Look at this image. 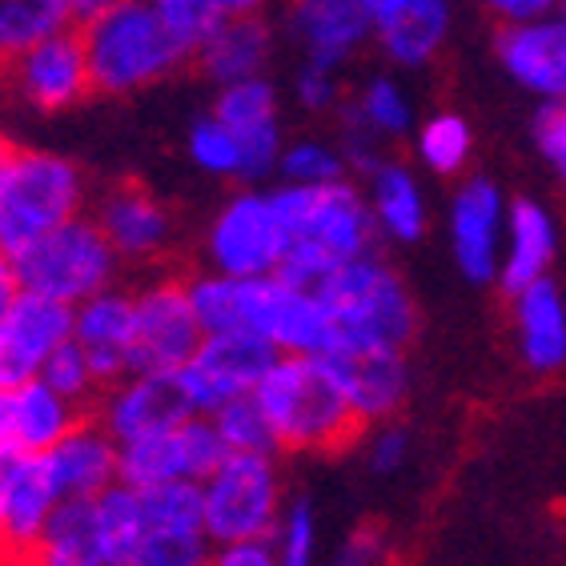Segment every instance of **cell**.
<instances>
[{
    "label": "cell",
    "instance_id": "cell-1",
    "mask_svg": "<svg viewBox=\"0 0 566 566\" xmlns=\"http://www.w3.org/2000/svg\"><path fill=\"white\" fill-rule=\"evenodd\" d=\"M277 209L290 229V253L282 262V277L294 285L317 290L338 265L374 253L378 221H374L370 197L354 181H329V186H277Z\"/></svg>",
    "mask_w": 566,
    "mask_h": 566
},
{
    "label": "cell",
    "instance_id": "cell-2",
    "mask_svg": "<svg viewBox=\"0 0 566 566\" xmlns=\"http://www.w3.org/2000/svg\"><path fill=\"white\" fill-rule=\"evenodd\" d=\"M76 33L85 44L93 93L101 97H133L193 61V44L165 21L153 0H117L113 9L76 24Z\"/></svg>",
    "mask_w": 566,
    "mask_h": 566
},
{
    "label": "cell",
    "instance_id": "cell-3",
    "mask_svg": "<svg viewBox=\"0 0 566 566\" xmlns=\"http://www.w3.org/2000/svg\"><path fill=\"white\" fill-rule=\"evenodd\" d=\"M253 394L282 450H342L366 426L317 354H277Z\"/></svg>",
    "mask_w": 566,
    "mask_h": 566
},
{
    "label": "cell",
    "instance_id": "cell-4",
    "mask_svg": "<svg viewBox=\"0 0 566 566\" xmlns=\"http://www.w3.org/2000/svg\"><path fill=\"white\" fill-rule=\"evenodd\" d=\"M85 209V174L49 149L0 142V253L17 258Z\"/></svg>",
    "mask_w": 566,
    "mask_h": 566
},
{
    "label": "cell",
    "instance_id": "cell-5",
    "mask_svg": "<svg viewBox=\"0 0 566 566\" xmlns=\"http://www.w3.org/2000/svg\"><path fill=\"white\" fill-rule=\"evenodd\" d=\"M317 294H322L329 317H334L338 342L406 349L410 338H415V297H410L406 282L381 262L378 253H366V258L338 265L326 282L317 285Z\"/></svg>",
    "mask_w": 566,
    "mask_h": 566
},
{
    "label": "cell",
    "instance_id": "cell-6",
    "mask_svg": "<svg viewBox=\"0 0 566 566\" xmlns=\"http://www.w3.org/2000/svg\"><path fill=\"white\" fill-rule=\"evenodd\" d=\"M12 265H17V277L29 294L81 305L101 290H109L117 277L120 253L109 245L97 218L76 213L65 226L49 229L29 250L17 253Z\"/></svg>",
    "mask_w": 566,
    "mask_h": 566
},
{
    "label": "cell",
    "instance_id": "cell-7",
    "mask_svg": "<svg viewBox=\"0 0 566 566\" xmlns=\"http://www.w3.org/2000/svg\"><path fill=\"white\" fill-rule=\"evenodd\" d=\"M206 534L213 543H250V538H273L282 523V486L273 454H238L229 450L206 482Z\"/></svg>",
    "mask_w": 566,
    "mask_h": 566
},
{
    "label": "cell",
    "instance_id": "cell-8",
    "mask_svg": "<svg viewBox=\"0 0 566 566\" xmlns=\"http://www.w3.org/2000/svg\"><path fill=\"white\" fill-rule=\"evenodd\" d=\"M290 253V229L273 189H241L213 213L206 229L209 270L229 277H265L277 273Z\"/></svg>",
    "mask_w": 566,
    "mask_h": 566
},
{
    "label": "cell",
    "instance_id": "cell-9",
    "mask_svg": "<svg viewBox=\"0 0 566 566\" xmlns=\"http://www.w3.org/2000/svg\"><path fill=\"white\" fill-rule=\"evenodd\" d=\"M0 81L9 88V97L29 113L53 117V113L76 109L93 93L88 56L76 24L44 36L21 56H12L9 65H0Z\"/></svg>",
    "mask_w": 566,
    "mask_h": 566
},
{
    "label": "cell",
    "instance_id": "cell-10",
    "mask_svg": "<svg viewBox=\"0 0 566 566\" xmlns=\"http://www.w3.org/2000/svg\"><path fill=\"white\" fill-rule=\"evenodd\" d=\"M61 502L49 454L9 450L0 458V566H33L44 526Z\"/></svg>",
    "mask_w": 566,
    "mask_h": 566
},
{
    "label": "cell",
    "instance_id": "cell-11",
    "mask_svg": "<svg viewBox=\"0 0 566 566\" xmlns=\"http://www.w3.org/2000/svg\"><path fill=\"white\" fill-rule=\"evenodd\" d=\"M201 342H206V329L189 297V282L161 277L137 290L133 374H177Z\"/></svg>",
    "mask_w": 566,
    "mask_h": 566
},
{
    "label": "cell",
    "instance_id": "cell-12",
    "mask_svg": "<svg viewBox=\"0 0 566 566\" xmlns=\"http://www.w3.org/2000/svg\"><path fill=\"white\" fill-rule=\"evenodd\" d=\"M282 349L258 334H206L193 358L181 366V381L197 415H213L226 402L253 394Z\"/></svg>",
    "mask_w": 566,
    "mask_h": 566
},
{
    "label": "cell",
    "instance_id": "cell-13",
    "mask_svg": "<svg viewBox=\"0 0 566 566\" xmlns=\"http://www.w3.org/2000/svg\"><path fill=\"white\" fill-rule=\"evenodd\" d=\"M229 447L209 415H193L169 434L120 447V482L161 486V482H206L226 462Z\"/></svg>",
    "mask_w": 566,
    "mask_h": 566
},
{
    "label": "cell",
    "instance_id": "cell-14",
    "mask_svg": "<svg viewBox=\"0 0 566 566\" xmlns=\"http://www.w3.org/2000/svg\"><path fill=\"white\" fill-rule=\"evenodd\" d=\"M213 113L226 120L233 137L241 145V181H265L277 174L285 149L282 133V93L270 76H250V81H233V85H218L213 97Z\"/></svg>",
    "mask_w": 566,
    "mask_h": 566
},
{
    "label": "cell",
    "instance_id": "cell-15",
    "mask_svg": "<svg viewBox=\"0 0 566 566\" xmlns=\"http://www.w3.org/2000/svg\"><path fill=\"white\" fill-rule=\"evenodd\" d=\"M506 197L491 177H467L450 197V250L462 277L474 285L499 282L506 241Z\"/></svg>",
    "mask_w": 566,
    "mask_h": 566
},
{
    "label": "cell",
    "instance_id": "cell-16",
    "mask_svg": "<svg viewBox=\"0 0 566 566\" xmlns=\"http://www.w3.org/2000/svg\"><path fill=\"white\" fill-rule=\"evenodd\" d=\"M193 415L197 410L189 402L181 374H129L117 386H109V398L101 402V422L120 447L169 434Z\"/></svg>",
    "mask_w": 566,
    "mask_h": 566
},
{
    "label": "cell",
    "instance_id": "cell-17",
    "mask_svg": "<svg viewBox=\"0 0 566 566\" xmlns=\"http://www.w3.org/2000/svg\"><path fill=\"white\" fill-rule=\"evenodd\" d=\"M326 361L334 381L342 386L346 402L354 406V415L361 422H386L398 415V406L406 402L410 390V366H406V349L394 346H354V342H338L326 354H317Z\"/></svg>",
    "mask_w": 566,
    "mask_h": 566
},
{
    "label": "cell",
    "instance_id": "cell-18",
    "mask_svg": "<svg viewBox=\"0 0 566 566\" xmlns=\"http://www.w3.org/2000/svg\"><path fill=\"white\" fill-rule=\"evenodd\" d=\"M73 338V305L24 290L0 322V390H17L41 374L56 346Z\"/></svg>",
    "mask_w": 566,
    "mask_h": 566
},
{
    "label": "cell",
    "instance_id": "cell-19",
    "mask_svg": "<svg viewBox=\"0 0 566 566\" xmlns=\"http://www.w3.org/2000/svg\"><path fill=\"white\" fill-rule=\"evenodd\" d=\"M290 41L305 61L342 69L374 41V21L366 0H290L285 9Z\"/></svg>",
    "mask_w": 566,
    "mask_h": 566
},
{
    "label": "cell",
    "instance_id": "cell-20",
    "mask_svg": "<svg viewBox=\"0 0 566 566\" xmlns=\"http://www.w3.org/2000/svg\"><path fill=\"white\" fill-rule=\"evenodd\" d=\"M502 73L538 101H566V21L538 17L523 24H502L494 41Z\"/></svg>",
    "mask_w": 566,
    "mask_h": 566
},
{
    "label": "cell",
    "instance_id": "cell-21",
    "mask_svg": "<svg viewBox=\"0 0 566 566\" xmlns=\"http://www.w3.org/2000/svg\"><path fill=\"white\" fill-rule=\"evenodd\" d=\"M133 329H137V294L101 290L88 302L73 305V342L85 349L101 386H117L133 374Z\"/></svg>",
    "mask_w": 566,
    "mask_h": 566
},
{
    "label": "cell",
    "instance_id": "cell-22",
    "mask_svg": "<svg viewBox=\"0 0 566 566\" xmlns=\"http://www.w3.org/2000/svg\"><path fill=\"white\" fill-rule=\"evenodd\" d=\"M374 41L398 69L430 65L450 36V0H366Z\"/></svg>",
    "mask_w": 566,
    "mask_h": 566
},
{
    "label": "cell",
    "instance_id": "cell-23",
    "mask_svg": "<svg viewBox=\"0 0 566 566\" xmlns=\"http://www.w3.org/2000/svg\"><path fill=\"white\" fill-rule=\"evenodd\" d=\"M93 218L105 229L113 250L120 253V262H153L174 241V218H169L165 201L142 186L105 189Z\"/></svg>",
    "mask_w": 566,
    "mask_h": 566
},
{
    "label": "cell",
    "instance_id": "cell-24",
    "mask_svg": "<svg viewBox=\"0 0 566 566\" xmlns=\"http://www.w3.org/2000/svg\"><path fill=\"white\" fill-rule=\"evenodd\" d=\"M273 56V33L262 21V12H226L209 36L193 49L197 69L213 81V85H233V81H250L270 69Z\"/></svg>",
    "mask_w": 566,
    "mask_h": 566
},
{
    "label": "cell",
    "instance_id": "cell-25",
    "mask_svg": "<svg viewBox=\"0 0 566 566\" xmlns=\"http://www.w3.org/2000/svg\"><path fill=\"white\" fill-rule=\"evenodd\" d=\"M49 454L56 491L61 499H97L120 479V442L105 430V422L93 426L88 418L69 430Z\"/></svg>",
    "mask_w": 566,
    "mask_h": 566
},
{
    "label": "cell",
    "instance_id": "cell-26",
    "mask_svg": "<svg viewBox=\"0 0 566 566\" xmlns=\"http://www.w3.org/2000/svg\"><path fill=\"white\" fill-rule=\"evenodd\" d=\"M558 253V226L555 213L534 201V197H518L511 201L506 213V241H502V270L499 285L506 294H518L526 285L551 277Z\"/></svg>",
    "mask_w": 566,
    "mask_h": 566
},
{
    "label": "cell",
    "instance_id": "cell-27",
    "mask_svg": "<svg viewBox=\"0 0 566 566\" xmlns=\"http://www.w3.org/2000/svg\"><path fill=\"white\" fill-rule=\"evenodd\" d=\"M514 297L518 358L534 374H558L566 366V297L551 277L526 285Z\"/></svg>",
    "mask_w": 566,
    "mask_h": 566
},
{
    "label": "cell",
    "instance_id": "cell-28",
    "mask_svg": "<svg viewBox=\"0 0 566 566\" xmlns=\"http://www.w3.org/2000/svg\"><path fill=\"white\" fill-rule=\"evenodd\" d=\"M370 209L374 221H378L381 238L398 241V245H410L426 233V193L418 186L415 169H406L402 161H381L370 174Z\"/></svg>",
    "mask_w": 566,
    "mask_h": 566
},
{
    "label": "cell",
    "instance_id": "cell-29",
    "mask_svg": "<svg viewBox=\"0 0 566 566\" xmlns=\"http://www.w3.org/2000/svg\"><path fill=\"white\" fill-rule=\"evenodd\" d=\"M93 526H97V551L105 566H129L145 543L142 491L129 482H113L109 491L93 499Z\"/></svg>",
    "mask_w": 566,
    "mask_h": 566
},
{
    "label": "cell",
    "instance_id": "cell-30",
    "mask_svg": "<svg viewBox=\"0 0 566 566\" xmlns=\"http://www.w3.org/2000/svg\"><path fill=\"white\" fill-rule=\"evenodd\" d=\"M81 422V406L56 394L44 378H29L17 386V442L21 450H53L61 438Z\"/></svg>",
    "mask_w": 566,
    "mask_h": 566
},
{
    "label": "cell",
    "instance_id": "cell-31",
    "mask_svg": "<svg viewBox=\"0 0 566 566\" xmlns=\"http://www.w3.org/2000/svg\"><path fill=\"white\" fill-rule=\"evenodd\" d=\"M33 566H105L93 526V499H65L41 534Z\"/></svg>",
    "mask_w": 566,
    "mask_h": 566
},
{
    "label": "cell",
    "instance_id": "cell-32",
    "mask_svg": "<svg viewBox=\"0 0 566 566\" xmlns=\"http://www.w3.org/2000/svg\"><path fill=\"white\" fill-rule=\"evenodd\" d=\"M338 120L374 133L378 142H394V137H406V133H410L415 109H410V93H406L394 76H370V81L358 88V97L338 109Z\"/></svg>",
    "mask_w": 566,
    "mask_h": 566
},
{
    "label": "cell",
    "instance_id": "cell-33",
    "mask_svg": "<svg viewBox=\"0 0 566 566\" xmlns=\"http://www.w3.org/2000/svg\"><path fill=\"white\" fill-rule=\"evenodd\" d=\"M415 153L422 169L438 177H458L474 157V129L462 113H430L415 133Z\"/></svg>",
    "mask_w": 566,
    "mask_h": 566
},
{
    "label": "cell",
    "instance_id": "cell-34",
    "mask_svg": "<svg viewBox=\"0 0 566 566\" xmlns=\"http://www.w3.org/2000/svg\"><path fill=\"white\" fill-rule=\"evenodd\" d=\"M69 24L73 17L61 0H0V65Z\"/></svg>",
    "mask_w": 566,
    "mask_h": 566
},
{
    "label": "cell",
    "instance_id": "cell-35",
    "mask_svg": "<svg viewBox=\"0 0 566 566\" xmlns=\"http://www.w3.org/2000/svg\"><path fill=\"white\" fill-rule=\"evenodd\" d=\"M145 534L149 531H206L201 482H161L142 486Z\"/></svg>",
    "mask_w": 566,
    "mask_h": 566
},
{
    "label": "cell",
    "instance_id": "cell-36",
    "mask_svg": "<svg viewBox=\"0 0 566 566\" xmlns=\"http://www.w3.org/2000/svg\"><path fill=\"white\" fill-rule=\"evenodd\" d=\"M186 153L206 177L241 181V145H238V137H233V129H229L213 109L189 125Z\"/></svg>",
    "mask_w": 566,
    "mask_h": 566
},
{
    "label": "cell",
    "instance_id": "cell-37",
    "mask_svg": "<svg viewBox=\"0 0 566 566\" xmlns=\"http://www.w3.org/2000/svg\"><path fill=\"white\" fill-rule=\"evenodd\" d=\"M349 174V161L342 145L317 142V137H297V142H285L282 165H277V177L285 186H329V181H342Z\"/></svg>",
    "mask_w": 566,
    "mask_h": 566
},
{
    "label": "cell",
    "instance_id": "cell-38",
    "mask_svg": "<svg viewBox=\"0 0 566 566\" xmlns=\"http://www.w3.org/2000/svg\"><path fill=\"white\" fill-rule=\"evenodd\" d=\"M209 418H213V426L221 430L226 447L238 450V454H273V450H282L262 402H258V394H241V398L226 402Z\"/></svg>",
    "mask_w": 566,
    "mask_h": 566
},
{
    "label": "cell",
    "instance_id": "cell-39",
    "mask_svg": "<svg viewBox=\"0 0 566 566\" xmlns=\"http://www.w3.org/2000/svg\"><path fill=\"white\" fill-rule=\"evenodd\" d=\"M36 378H44L56 394H65L69 402H76L81 410L97 398V390H105V386L97 381V374H93V366H88L85 349L76 346L73 338L49 354V361L41 366V374H36Z\"/></svg>",
    "mask_w": 566,
    "mask_h": 566
},
{
    "label": "cell",
    "instance_id": "cell-40",
    "mask_svg": "<svg viewBox=\"0 0 566 566\" xmlns=\"http://www.w3.org/2000/svg\"><path fill=\"white\" fill-rule=\"evenodd\" d=\"M209 543L206 531H149L129 566H209Z\"/></svg>",
    "mask_w": 566,
    "mask_h": 566
},
{
    "label": "cell",
    "instance_id": "cell-41",
    "mask_svg": "<svg viewBox=\"0 0 566 566\" xmlns=\"http://www.w3.org/2000/svg\"><path fill=\"white\" fill-rule=\"evenodd\" d=\"M273 555L277 566H314L317 555V523L310 502H294L273 531Z\"/></svg>",
    "mask_w": 566,
    "mask_h": 566
},
{
    "label": "cell",
    "instance_id": "cell-42",
    "mask_svg": "<svg viewBox=\"0 0 566 566\" xmlns=\"http://www.w3.org/2000/svg\"><path fill=\"white\" fill-rule=\"evenodd\" d=\"M531 137H534V149L543 153V161L551 165V174L566 189V101H543L534 109Z\"/></svg>",
    "mask_w": 566,
    "mask_h": 566
},
{
    "label": "cell",
    "instance_id": "cell-43",
    "mask_svg": "<svg viewBox=\"0 0 566 566\" xmlns=\"http://www.w3.org/2000/svg\"><path fill=\"white\" fill-rule=\"evenodd\" d=\"M294 101L305 113H338L342 109V81L338 69L302 61L294 73Z\"/></svg>",
    "mask_w": 566,
    "mask_h": 566
},
{
    "label": "cell",
    "instance_id": "cell-44",
    "mask_svg": "<svg viewBox=\"0 0 566 566\" xmlns=\"http://www.w3.org/2000/svg\"><path fill=\"white\" fill-rule=\"evenodd\" d=\"M157 9H161V17L169 24H174L177 33L186 36L189 44H201L209 36V29L226 17V9H221V0H153Z\"/></svg>",
    "mask_w": 566,
    "mask_h": 566
},
{
    "label": "cell",
    "instance_id": "cell-45",
    "mask_svg": "<svg viewBox=\"0 0 566 566\" xmlns=\"http://www.w3.org/2000/svg\"><path fill=\"white\" fill-rule=\"evenodd\" d=\"M406 458H410V434H406L402 426L386 422L381 430H374L370 447H366V462H370L374 474H394Z\"/></svg>",
    "mask_w": 566,
    "mask_h": 566
},
{
    "label": "cell",
    "instance_id": "cell-46",
    "mask_svg": "<svg viewBox=\"0 0 566 566\" xmlns=\"http://www.w3.org/2000/svg\"><path fill=\"white\" fill-rule=\"evenodd\" d=\"M209 566H277L273 538H250V543H221Z\"/></svg>",
    "mask_w": 566,
    "mask_h": 566
},
{
    "label": "cell",
    "instance_id": "cell-47",
    "mask_svg": "<svg viewBox=\"0 0 566 566\" xmlns=\"http://www.w3.org/2000/svg\"><path fill=\"white\" fill-rule=\"evenodd\" d=\"M334 566H386V538L378 531H354Z\"/></svg>",
    "mask_w": 566,
    "mask_h": 566
},
{
    "label": "cell",
    "instance_id": "cell-48",
    "mask_svg": "<svg viewBox=\"0 0 566 566\" xmlns=\"http://www.w3.org/2000/svg\"><path fill=\"white\" fill-rule=\"evenodd\" d=\"M558 0H482V9L499 17L502 24H523L538 21V17H551Z\"/></svg>",
    "mask_w": 566,
    "mask_h": 566
},
{
    "label": "cell",
    "instance_id": "cell-49",
    "mask_svg": "<svg viewBox=\"0 0 566 566\" xmlns=\"http://www.w3.org/2000/svg\"><path fill=\"white\" fill-rule=\"evenodd\" d=\"M21 450L17 442V390H0V458Z\"/></svg>",
    "mask_w": 566,
    "mask_h": 566
},
{
    "label": "cell",
    "instance_id": "cell-50",
    "mask_svg": "<svg viewBox=\"0 0 566 566\" xmlns=\"http://www.w3.org/2000/svg\"><path fill=\"white\" fill-rule=\"evenodd\" d=\"M21 294H24V285H21V277H17V265H12V258L0 253V322L9 317V310L17 305Z\"/></svg>",
    "mask_w": 566,
    "mask_h": 566
},
{
    "label": "cell",
    "instance_id": "cell-51",
    "mask_svg": "<svg viewBox=\"0 0 566 566\" xmlns=\"http://www.w3.org/2000/svg\"><path fill=\"white\" fill-rule=\"evenodd\" d=\"M69 9V17H73V24H81V21H88V17H97V12H105V9H113L117 0H61Z\"/></svg>",
    "mask_w": 566,
    "mask_h": 566
},
{
    "label": "cell",
    "instance_id": "cell-52",
    "mask_svg": "<svg viewBox=\"0 0 566 566\" xmlns=\"http://www.w3.org/2000/svg\"><path fill=\"white\" fill-rule=\"evenodd\" d=\"M265 0H221V9L226 12H262Z\"/></svg>",
    "mask_w": 566,
    "mask_h": 566
},
{
    "label": "cell",
    "instance_id": "cell-53",
    "mask_svg": "<svg viewBox=\"0 0 566 566\" xmlns=\"http://www.w3.org/2000/svg\"><path fill=\"white\" fill-rule=\"evenodd\" d=\"M555 17H563V21H566V0H558V4H555Z\"/></svg>",
    "mask_w": 566,
    "mask_h": 566
}]
</instances>
